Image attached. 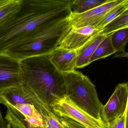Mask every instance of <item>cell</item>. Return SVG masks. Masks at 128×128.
<instances>
[{
    "label": "cell",
    "instance_id": "obj_1",
    "mask_svg": "<svg viewBox=\"0 0 128 128\" xmlns=\"http://www.w3.org/2000/svg\"><path fill=\"white\" fill-rule=\"evenodd\" d=\"M54 6L49 0H22L21 7L0 26V53L14 46L40 27L58 20Z\"/></svg>",
    "mask_w": 128,
    "mask_h": 128
},
{
    "label": "cell",
    "instance_id": "obj_2",
    "mask_svg": "<svg viewBox=\"0 0 128 128\" xmlns=\"http://www.w3.org/2000/svg\"><path fill=\"white\" fill-rule=\"evenodd\" d=\"M22 85L50 107L65 95L63 74L52 64L49 55L27 58L20 61Z\"/></svg>",
    "mask_w": 128,
    "mask_h": 128
},
{
    "label": "cell",
    "instance_id": "obj_3",
    "mask_svg": "<svg viewBox=\"0 0 128 128\" xmlns=\"http://www.w3.org/2000/svg\"><path fill=\"white\" fill-rule=\"evenodd\" d=\"M71 28L68 18L57 23L40 27L4 53L20 61L49 55L58 47Z\"/></svg>",
    "mask_w": 128,
    "mask_h": 128
},
{
    "label": "cell",
    "instance_id": "obj_4",
    "mask_svg": "<svg viewBox=\"0 0 128 128\" xmlns=\"http://www.w3.org/2000/svg\"><path fill=\"white\" fill-rule=\"evenodd\" d=\"M63 74L65 95L96 119L102 121L103 105L98 98L95 86L89 78L76 70Z\"/></svg>",
    "mask_w": 128,
    "mask_h": 128
},
{
    "label": "cell",
    "instance_id": "obj_5",
    "mask_svg": "<svg viewBox=\"0 0 128 128\" xmlns=\"http://www.w3.org/2000/svg\"><path fill=\"white\" fill-rule=\"evenodd\" d=\"M51 107L53 112L59 118L72 119L86 128H104L103 121L96 119L76 105L67 95L57 99Z\"/></svg>",
    "mask_w": 128,
    "mask_h": 128
},
{
    "label": "cell",
    "instance_id": "obj_6",
    "mask_svg": "<svg viewBox=\"0 0 128 128\" xmlns=\"http://www.w3.org/2000/svg\"><path fill=\"white\" fill-rule=\"evenodd\" d=\"M25 103L34 105L42 116L52 110L50 107L25 88L22 83L0 89V104L6 106L7 109Z\"/></svg>",
    "mask_w": 128,
    "mask_h": 128
},
{
    "label": "cell",
    "instance_id": "obj_7",
    "mask_svg": "<svg viewBox=\"0 0 128 128\" xmlns=\"http://www.w3.org/2000/svg\"><path fill=\"white\" fill-rule=\"evenodd\" d=\"M128 102V83H119L107 103L102 106V121L108 123L122 116L126 112Z\"/></svg>",
    "mask_w": 128,
    "mask_h": 128
},
{
    "label": "cell",
    "instance_id": "obj_8",
    "mask_svg": "<svg viewBox=\"0 0 128 128\" xmlns=\"http://www.w3.org/2000/svg\"><path fill=\"white\" fill-rule=\"evenodd\" d=\"M125 0H109L104 4L80 14L71 13L68 17L71 27L81 28L97 25L106 15Z\"/></svg>",
    "mask_w": 128,
    "mask_h": 128
},
{
    "label": "cell",
    "instance_id": "obj_9",
    "mask_svg": "<svg viewBox=\"0 0 128 128\" xmlns=\"http://www.w3.org/2000/svg\"><path fill=\"white\" fill-rule=\"evenodd\" d=\"M99 34L96 25L81 28L72 27L58 47L70 50L82 49Z\"/></svg>",
    "mask_w": 128,
    "mask_h": 128
},
{
    "label": "cell",
    "instance_id": "obj_10",
    "mask_svg": "<svg viewBox=\"0 0 128 128\" xmlns=\"http://www.w3.org/2000/svg\"><path fill=\"white\" fill-rule=\"evenodd\" d=\"M22 83L20 61L6 53H0V89Z\"/></svg>",
    "mask_w": 128,
    "mask_h": 128
},
{
    "label": "cell",
    "instance_id": "obj_11",
    "mask_svg": "<svg viewBox=\"0 0 128 128\" xmlns=\"http://www.w3.org/2000/svg\"><path fill=\"white\" fill-rule=\"evenodd\" d=\"M81 49L70 50L56 48L49 55L52 63L60 72L68 73L75 70L78 58Z\"/></svg>",
    "mask_w": 128,
    "mask_h": 128
},
{
    "label": "cell",
    "instance_id": "obj_12",
    "mask_svg": "<svg viewBox=\"0 0 128 128\" xmlns=\"http://www.w3.org/2000/svg\"><path fill=\"white\" fill-rule=\"evenodd\" d=\"M107 35L100 33L80 50L77 61L76 68H82L89 65L91 57Z\"/></svg>",
    "mask_w": 128,
    "mask_h": 128
},
{
    "label": "cell",
    "instance_id": "obj_13",
    "mask_svg": "<svg viewBox=\"0 0 128 128\" xmlns=\"http://www.w3.org/2000/svg\"><path fill=\"white\" fill-rule=\"evenodd\" d=\"M112 34L107 36L98 47L90 58L89 64L95 61L105 58L116 53L111 42Z\"/></svg>",
    "mask_w": 128,
    "mask_h": 128
},
{
    "label": "cell",
    "instance_id": "obj_14",
    "mask_svg": "<svg viewBox=\"0 0 128 128\" xmlns=\"http://www.w3.org/2000/svg\"><path fill=\"white\" fill-rule=\"evenodd\" d=\"M109 0H74L72 13L80 14L91 10L100 6Z\"/></svg>",
    "mask_w": 128,
    "mask_h": 128
},
{
    "label": "cell",
    "instance_id": "obj_15",
    "mask_svg": "<svg viewBox=\"0 0 128 128\" xmlns=\"http://www.w3.org/2000/svg\"><path fill=\"white\" fill-rule=\"evenodd\" d=\"M111 34L112 45L116 52L122 53L124 52L128 42V28L119 29Z\"/></svg>",
    "mask_w": 128,
    "mask_h": 128
},
{
    "label": "cell",
    "instance_id": "obj_16",
    "mask_svg": "<svg viewBox=\"0 0 128 128\" xmlns=\"http://www.w3.org/2000/svg\"><path fill=\"white\" fill-rule=\"evenodd\" d=\"M128 0H125L122 4L115 8L108 13L97 25H96L99 30L100 33L109 23L128 10Z\"/></svg>",
    "mask_w": 128,
    "mask_h": 128
},
{
    "label": "cell",
    "instance_id": "obj_17",
    "mask_svg": "<svg viewBox=\"0 0 128 128\" xmlns=\"http://www.w3.org/2000/svg\"><path fill=\"white\" fill-rule=\"evenodd\" d=\"M128 26V10L109 23L100 33L108 35L114 32Z\"/></svg>",
    "mask_w": 128,
    "mask_h": 128
},
{
    "label": "cell",
    "instance_id": "obj_18",
    "mask_svg": "<svg viewBox=\"0 0 128 128\" xmlns=\"http://www.w3.org/2000/svg\"><path fill=\"white\" fill-rule=\"evenodd\" d=\"M22 0H11L0 9V26L19 9Z\"/></svg>",
    "mask_w": 128,
    "mask_h": 128
},
{
    "label": "cell",
    "instance_id": "obj_19",
    "mask_svg": "<svg viewBox=\"0 0 128 128\" xmlns=\"http://www.w3.org/2000/svg\"><path fill=\"white\" fill-rule=\"evenodd\" d=\"M43 125L37 128H64L60 118L56 115L52 110L42 116Z\"/></svg>",
    "mask_w": 128,
    "mask_h": 128
},
{
    "label": "cell",
    "instance_id": "obj_20",
    "mask_svg": "<svg viewBox=\"0 0 128 128\" xmlns=\"http://www.w3.org/2000/svg\"><path fill=\"white\" fill-rule=\"evenodd\" d=\"M4 118L6 121L10 124L12 128H28L24 122L9 110H7Z\"/></svg>",
    "mask_w": 128,
    "mask_h": 128
},
{
    "label": "cell",
    "instance_id": "obj_21",
    "mask_svg": "<svg viewBox=\"0 0 128 128\" xmlns=\"http://www.w3.org/2000/svg\"><path fill=\"white\" fill-rule=\"evenodd\" d=\"M104 128H126V113L110 122L104 123Z\"/></svg>",
    "mask_w": 128,
    "mask_h": 128
},
{
    "label": "cell",
    "instance_id": "obj_22",
    "mask_svg": "<svg viewBox=\"0 0 128 128\" xmlns=\"http://www.w3.org/2000/svg\"><path fill=\"white\" fill-rule=\"evenodd\" d=\"M0 128H12L10 124L7 122L4 118L0 109Z\"/></svg>",
    "mask_w": 128,
    "mask_h": 128
},
{
    "label": "cell",
    "instance_id": "obj_23",
    "mask_svg": "<svg viewBox=\"0 0 128 128\" xmlns=\"http://www.w3.org/2000/svg\"><path fill=\"white\" fill-rule=\"evenodd\" d=\"M126 57L128 58V52H124L122 53H117L114 56V58H124Z\"/></svg>",
    "mask_w": 128,
    "mask_h": 128
},
{
    "label": "cell",
    "instance_id": "obj_24",
    "mask_svg": "<svg viewBox=\"0 0 128 128\" xmlns=\"http://www.w3.org/2000/svg\"><path fill=\"white\" fill-rule=\"evenodd\" d=\"M11 0H0V9L8 4Z\"/></svg>",
    "mask_w": 128,
    "mask_h": 128
},
{
    "label": "cell",
    "instance_id": "obj_25",
    "mask_svg": "<svg viewBox=\"0 0 128 128\" xmlns=\"http://www.w3.org/2000/svg\"><path fill=\"white\" fill-rule=\"evenodd\" d=\"M126 128H128V102L126 112Z\"/></svg>",
    "mask_w": 128,
    "mask_h": 128
},
{
    "label": "cell",
    "instance_id": "obj_26",
    "mask_svg": "<svg viewBox=\"0 0 128 128\" xmlns=\"http://www.w3.org/2000/svg\"></svg>",
    "mask_w": 128,
    "mask_h": 128
},
{
    "label": "cell",
    "instance_id": "obj_27",
    "mask_svg": "<svg viewBox=\"0 0 128 128\" xmlns=\"http://www.w3.org/2000/svg\"><path fill=\"white\" fill-rule=\"evenodd\" d=\"M127 28H128V26L127 27Z\"/></svg>",
    "mask_w": 128,
    "mask_h": 128
}]
</instances>
